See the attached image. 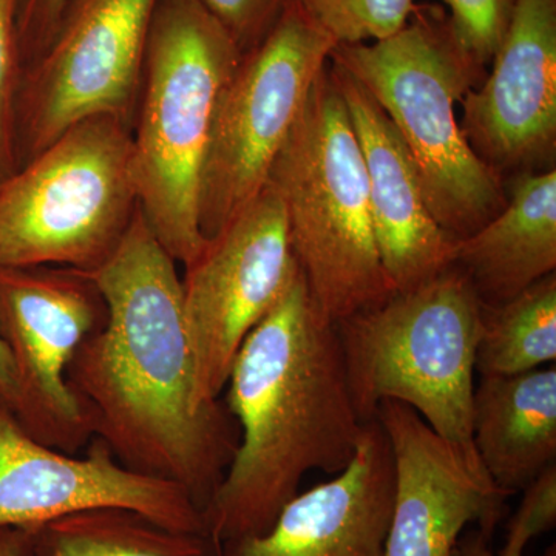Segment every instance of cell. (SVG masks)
Listing matches in <instances>:
<instances>
[{
    "label": "cell",
    "instance_id": "e0dca14e",
    "mask_svg": "<svg viewBox=\"0 0 556 556\" xmlns=\"http://www.w3.org/2000/svg\"><path fill=\"white\" fill-rule=\"evenodd\" d=\"M453 266L486 306L508 302L556 269V172L519 175L510 200L470 236L456 240Z\"/></svg>",
    "mask_w": 556,
    "mask_h": 556
},
{
    "label": "cell",
    "instance_id": "3957f363",
    "mask_svg": "<svg viewBox=\"0 0 556 556\" xmlns=\"http://www.w3.org/2000/svg\"><path fill=\"white\" fill-rule=\"evenodd\" d=\"M243 51L199 0H159L131 126L138 208L186 266L206 247L200 186L215 112Z\"/></svg>",
    "mask_w": 556,
    "mask_h": 556
},
{
    "label": "cell",
    "instance_id": "cb8c5ba5",
    "mask_svg": "<svg viewBox=\"0 0 556 556\" xmlns=\"http://www.w3.org/2000/svg\"><path fill=\"white\" fill-rule=\"evenodd\" d=\"M243 51L268 35L289 0H199Z\"/></svg>",
    "mask_w": 556,
    "mask_h": 556
},
{
    "label": "cell",
    "instance_id": "83f0119b",
    "mask_svg": "<svg viewBox=\"0 0 556 556\" xmlns=\"http://www.w3.org/2000/svg\"><path fill=\"white\" fill-rule=\"evenodd\" d=\"M16 397L17 387L13 362H11L5 342L0 338V404L5 405L10 412H13Z\"/></svg>",
    "mask_w": 556,
    "mask_h": 556
},
{
    "label": "cell",
    "instance_id": "484cf974",
    "mask_svg": "<svg viewBox=\"0 0 556 556\" xmlns=\"http://www.w3.org/2000/svg\"><path fill=\"white\" fill-rule=\"evenodd\" d=\"M538 536L535 527L521 507L508 525L506 546L500 555L492 548V535H486L479 529L468 530L466 536H460L457 543V556H525L527 544Z\"/></svg>",
    "mask_w": 556,
    "mask_h": 556
},
{
    "label": "cell",
    "instance_id": "ac0fdd59",
    "mask_svg": "<svg viewBox=\"0 0 556 556\" xmlns=\"http://www.w3.org/2000/svg\"><path fill=\"white\" fill-rule=\"evenodd\" d=\"M473 445L507 495L526 490L556 459V368L481 378L471 412Z\"/></svg>",
    "mask_w": 556,
    "mask_h": 556
},
{
    "label": "cell",
    "instance_id": "6da1fadb",
    "mask_svg": "<svg viewBox=\"0 0 556 556\" xmlns=\"http://www.w3.org/2000/svg\"><path fill=\"white\" fill-rule=\"evenodd\" d=\"M86 274L108 318L76 351L67 382L91 433L129 470L181 486L203 514L240 428L222 399L200 402L177 262L138 208L118 248Z\"/></svg>",
    "mask_w": 556,
    "mask_h": 556
},
{
    "label": "cell",
    "instance_id": "5bb4252c",
    "mask_svg": "<svg viewBox=\"0 0 556 556\" xmlns=\"http://www.w3.org/2000/svg\"><path fill=\"white\" fill-rule=\"evenodd\" d=\"M481 89L467 91L463 130L492 169L521 166L556 139V0H515Z\"/></svg>",
    "mask_w": 556,
    "mask_h": 556
},
{
    "label": "cell",
    "instance_id": "9a60e30c",
    "mask_svg": "<svg viewBox=\"0 0 556 556\" xmlns=\"http://www.w3.org/2000/svg\"><path fill=\"white\" fill-rule=\"evenodd\" d=\"M393 497V456L372 419L345 470L298 493L263 535L219 544L217 556H383Z\"/></svg>",
    "mask_w": 556,
    "mask_h": 556
},
{
    "label": "cell",
    "instance_id": "52a82bcc",
    "mask_svg": "<svg viewBox=\"0 0 556 556\" xmlns=\"http://www.w3.org/2000/svg\"><path fill=\"white\" fill-rule=\"evenodd\" d=\"M138 211L131 126L93 116L0 179V268L90 273Z\"/></svg>",
    "mask_w": 556,
    "mask_h": 556
},
{
    "label": "cell",
    "instance_id": "ffe728a7",
    "mask_svg": "<svg viewBox=\"0 0 556 556\" xmlns=\"http://www.w3.org/2000/svg\"><path fill=\"white\" fill-rule=\"evenodd\" d=\"M556 361V277L541 278L517 298L484 305L477 372L515 376Z\"/></svg>",
    "mask_w": 556,
    "mask_h": 556
},
{
    "label": "cell",
    "instance_id": "30bf717a",
    "mask_svg": "<svg viewBox=\"0 0 556 556\" xmlns=\"http://www.w3.org/2000/svg\"><path fill=\"white\" fill-rule=\"evenodd\" d=\"M182 308L201 404L222 396L249 332L287 294L300 268L283 201L266 185L182 266Z\"/></svg>",
    "mask_w": 556,
    "mask_h": 556
},
{
    "label": "cell",
    "instance_id": "4fadbf2b",
    "mask_svg": "<svg viewBox=\"0 0 556 556\" xmlns=\"http://www.w3.org/2000/svg\"><path fill=\"white\" fill-rule=\"evenodd\" d=\"M375 419L386 431L394 468L383 556H453L471 525L493 536L510 495L481 460L439 437L401 402L383 401Z\"/></svg>",
    "mask_w": 556,
    "mask_h": 556
},
{
    "label": "cell",
    "instance_id": "8fae6325",
    "mask_svg": "<svg viewBox=\"0 0 556 556\" xmlns=\"http://www.w3.org/2000/svg\"><path fill=\"white\" fill-rule=\"evenodd\" d=\"M105 318L100 289L83 270L0 268V338L17 387L11 413L36 441L68 455L93 439L68 365Z\"/></svg>",
    "mask_w": 556,
    "mask_h": 556
},
{
    "label": "cell",
    "instance_id": "4316f807",
    "mask_svg": "<svg viewBox=\"0 0 556 556\" xmlns=\"http://www.w3.org/2000/svg\"><path fill=\"white\" fill-rule=\"evenodd\" d=\"M521 506L525 508L538 536L548 532L556 525V467L551 466L543 471L525 490Z\"/></svg>",
    "mask_w": 556,
    "mask_h": 556
},
{
    "label": "cell",
    "instance_id": "d6986e66",
    "mask_svg": "<svg viewBox=\"0 0 556 556\" xmlns=\"http://www.w3.org/2000/svg\"><path fill=\"white\" fill-rule=\"evenodd\" d=\"M35 556H217L206 533L181 532L138 511L98 507L30 530Z\"/></svg>",
    "mask_w": 556,
    "mask_h": 556
},
{
    "label": "cell",
    "instance_id": "f546056e",
    "mask_svg": "<svg viewBox=\"0 0 556 556\" xmlns=\"http://www.w3.org/2000/svg\"><path fill=\"white\" fill-rule=\"evenodd\" d=\"M540 556H556V547L555 546L548 547L547 551L544 552V554L540 555Z\"/></svg>",
    "mask_w": 556,
    "mask_h": 556
},
{
    "label": "cell",
    "instance_id": "277c9868",
    "mask_svg": "<svg viewBox=\"0 0 556 556\" xmlns=\"http://www.w3.org/2000/svg\"><path fill=\"white\" fill-rule=\"evenodd\" d=\"M332 65L386 112L412 155L424 197L455 240L470 236L506 204L497 172L479 159L457 121L477 78L438 10L413 11L404 28L367 43H338Z\"/></svg>",
    "mask_w": 556,
    "mask_h": 556
},
{
    "label": "cell",
    "instance_id": "7402d4cb",
    "mask_svg": "<svg viewBox=\"0 0 556 556\" xmlns=\"http://www.w3.org/2000/svg\"><path fill=\"white\" fill-rule=\"evenodd\" d=\"M22 0H0V179L20 169L17 97L22 73L20 14Z\"/></svg>",
    "mask_w": 556,
    "mask_h": 556
},
{
    "label": "cell",
    "instance_id": "2e32d148",
    "mask_svg": "<svg viewBox=\"0 0 556 556\" xmlns=\"http://www.w3.org/2000/svg\"><path fill=\"white\" fill-rule=\"evenodd\" d=\"M331 73L364 156L383 273L394 292L409 291L453 266L456 240L431 214L412 155L386 112L343 70L332 65Z\"/></svg>",
    "mask_w": 556,
    "mask_h": 556
},
{
    "label": "cell",
    "instance_id": "8992f818",
    "mask_svg": "<svg viewBox=\"0 0 556 556\" xmlns=\"http://www.w3.org/2000/svg\"><path fill=\"white\" fill-rule=\"evenodd\" d=\"M266 185L283 201L295 257L329 320L393 294L372 232L364 156L331 68L314 84Z\"/></svg>",
    "mask_w": 556,
    "mask_h": 556
},
{
    "label": "cell",
    "instance_id": "ba28073f",
    "mask_svg": "<svg viewBox=\"0 0 556 556\" xmlns=\"http://www.w3.org/2000/svg\"><path fill=\"white\" fill-rule=\"evenodd\" d=\"M336 39L299 0L280 16L219 97L200 186V228L206 239L257 199L294 129Z\"/></svg>",
    "mask_w": 556,
    "mask_h": 556
},
{
    "label": "cell",
    "instance_id": "7a4b0ae2",
    "mask_svg": "<svg viewBox=\"0 0 556 556\" xmlns=\"http://www.w3.org/2000/svg\"><path fill=\"white\" fill-rule=\"evenodd\" d=\"M225 391L240 442L203 511L217 546L268 532L309 471L345 470L367 426L338 328L314 302L303 270L244 339Z\"/></svg>",
    "mask_w": 556,
    "mask_h": 556
},
{
    "label": "cell",
    "instance_id": "4dcf8cb0",
    "mask_svg": "<svg viewBox=\"0 0 556 556\" xmlns=\"http://www.w3.org/2000/svg\"><path fill=\"white\" fill-rule=\"evenodd\" d=\"M455 555H457V552H456V554H455ZM455 555H453V556H455Z\"/></svg>",
    "mask_w": 556,
    "mask_h": 556
},
{
    "label": "cell",
    "instance_id": "d4e9b609",
    "mask_svg": "<svg viewBox=\"0 0 556 556\" xmlns=\"http://www.w3.org/2000/svg\"><path fill=\"white\" fill-rule=\"evenodd\" d=\"M72 0H22L20 40L22 58L39 54L49 46Z\"/></svg>",
    "mask_w": 556,
    "mask_h": 556
},
{
    "label": "cell",
    "instance_id": "603a6c76",
    "mask_svg": "<svg viewBox=\"0 0 556 556\" xmlns=\"http://www.w3.org/2000/svg\"><path fill=\"white\" fill-rule=\"evenodd\" d=\"M448 7L450 35L475 70L492 62L506 38L515 0H442Z\"/></svg>",
    "mask_w": 556,
    "mask_h": 556
},
{
    "label": "cell",
    "instance_id": "9c48e42d",
    "mask_svg": "<svg viewBox=\"0 0 556 556\" xmlns=\"http://www.w3.org/2000/svg\"><path fill=\"white\" fill-rule=\"evenodd\" d=\"M159 0H72L47 49L22 73L21 164L93 116L134 126Z\"/></svg>",
    "mask_w": 556,
    "mask_h": 556
},
{
    "label": "cell",
    "instance_id": "5b68a950",
    "mask_svg": "<svg viewBox=\"0 0 556 556\" xmlns=\"http://www.w3.org/2000/svg\"><path fill=\"white\" fill-rule=\"evenodd\" d=\"M484 303L466 274L450 266L420 287L336 324L361 419L383 401L415 409L434 433L478 457L471 431L477 348Z\"/></svg>",
    "mask_w": 556,
    "mask_h": 556
},
{
    "label": "cell",
    "instance_id": "44dd1931",
    "mask_svg": "<svg viewBox=\"0 0 556 556\" xmlns=\"http://www.w3.org/2000/svg\"><path fill=\"white\" fill-rule=\"evenodd\" d=\"M306 13L338 43L386 39L405 27L416 0H299Z\"/></svg>",
    "mask_w": 556,
    "mask_h": 556
},
{
    "label": "cell",
    "instance_id": "7c38bea8",
    "mask_svg": "<svg viewBox=\"0 0 556 556\" xmlns=\"http://www.w3.org/2000/svg\"><path fill=\"white\" fill-rule=\"evenodd\" d=\"M98 507L129 508L169 529L206 533L203 514L181 486L129 470L98 438L84 456L51 448L0 404V530L30 532Z\"/></svg>",
    "mask_w": 556,
    "mask_h": 556
},
{
    "label": "cell",
    "instance_id": "f1b7e54d",
    "mask_svg": "<svg viewBox=\"0 0 556 556\" xmlns=\"http://www.w3.org/2000/svg\"><path fill=\"white\" fill-rule=\"evenodd\" d=\"M0 556H35L27 530H0Z\"/></svg>",
    "mask_w": 556,
    "mask_h": 556
}]
</instances>
